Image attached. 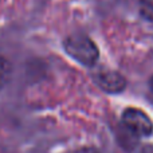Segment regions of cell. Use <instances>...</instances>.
Here are the masks:
<instances>
[{
  "instance_id": "obj_1",
  "label": "cell",
  "mask_w": 153,
  "mask_h": 153,
  "mask_svg": "<svg viewBox=\"0 0 153 153\" xmlns=\"http://www.w3.org/2000/svg\"><path fill=\"white\" fill-rule=\"evenodd\" d=\"M67 55L85 66H93L98 61V47L89 36L82 34H74L66 38L63 42Z\"/></svg>"
},
{
  "instance_id": "obj_2",
  "label": "cell",
  "mask_w": 153,
  "mask_h": 153,
  "mask_svg": "<svg viewBox=\"0 0 153 153\" xmlns=\"http://www.w3.org/2000/svg\"><path fill=\"white\" fill-rule=\"evenodd\" d=\"M124 126L134 136H151L153 132V122L149 116L141 109L128 108L122 114Z\"/></svg>"
},
{
  "instance_id": "obj_3",
  "label": "cell",
  "mask_w": 153,
  "mask_h": 153,
  "mask_svg": "<svg viewBox=\"0 0 153 153\" xmlns=\"http://www.w3.org/2000/svg\"><path fill=\"white\" fill-rule=\"evenodd\" d=\"M94 81L106 93H120L125 89L126 81L120 73L113 70H100L95 73Z\"/></svg>"
},
{
  "instance_id": "obj_4",
  "label": "cell",
  "mask_w": 153,
  "mask_h": 153,
  "mask_svg": "<svg viewBox=\"0 0 153 153\" xmlns=\"http://www.w3.org/2000/svg\"><path fill=\"white\" fill-rule=\"evenodd\" d=\"M11 74H12V65L7 58L0 55V90L5 87L10 82Z\"/></svg>"
},
{
  "instance_id": "obj_5",
  "label": "cell",
  "mask_w": 153,
  "mask_h": 153,
  "mask_svg": "<svg viewBox=\"0 0 153 153\" xmlns=\"http://www.w3.org/2000/svg\"><path fill=\"white\" fill-rule=\"evenodd\" d=\"M140 12L146 20L153 22V0H140Z\"/></svg>"
},
{
  "instance_id": "obj_6",
  "label": "cell",
  "mask_w": 153,
  "mask_h": 153,
  "mask_svg": "<svg viewBox=\"0 0 153 153\" xmlns=\"http://www.w3.org/2000/svg\"><path fill=\"white\" fill-rule=\"evenodd\" d=\"M74 153H100V152L94 148H81L78 151H75Z\"/></svg>"
},
{
  "instance_id": "obj_7",
  "label": "cell",
  "mask_w": 153,
  "mask_h": 153,
  "mask_svg": "<svg viewBox=\"0 0 153 153\" xmlns=\"http://www.w3.org/2000/svg\"><path fill=\"white\" fill-rule=\"evenodd\" d=\"M138 153H153V144H151V145L143 146V148L140 149V152H138Z\"/></svg>"
},
{
  "instance_id": "obj_8",
  "label": "cell",
  "mask_w": 153,
  "mask_h": 153,
  "mask_svg": "<svg viewBox=\"0 0 153 153\" xmlns=\"http://www.w3.org/2000/svg\"><path fill=\"white\" fill-rule=\"evenodd\" d=\"M151 87H152V90H153V76H152V79H151Z\"/></svg>"
}]
</instances>
